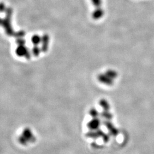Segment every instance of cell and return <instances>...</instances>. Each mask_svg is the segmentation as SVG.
<instances>
[{
    "mask_svg": "<svg viewBox=\"0 0 154 154\" xmlns=\"http://www.w3.org/2000/svg\"><path fill=\"white\" fill-rule=\"evenodd\" d=\"M16 53L17 55L20 57H22L26 54L27 50L23 45H20V46H18V48L17 49Z\"/></svg>",
    "mask_w": 154,
    "mask_h": 154,
    "instance_id": "3",
    "label": "cell"
},
{
    "mask_svg": "<svg viewBox=\"0 0 154 154\" xmlns=\"http://www.w3.org/2000/svg\"><path fill=\"white\" fill-rule=\"evenodd\" d=\"M41 40L42 39L41 38V37L39 35H34V36L32 37V42L33 44L35 45V46L38 45L41 42Z\"/></svg>",
    "mask_w": 154,
    "mask_h": 154,
    "instance_id": "6",
    "label": "cell"
},
{
    "mask_svg": "<svg viewBox=\"0 0 154 154\" xmlns=\"http://www.w3.org/2000/svg\"><path fill=\"white\" fill-rule=\"evenodd\" d=\"M99 122L97 120L95 119L92 121L90 122L88 124V127L91 129V130H97L98 128V127L99 126Z\"/></svg>",
    "mask_w": 154,
    "mask_h": 154,
    "instance_id": "4",
    "label": "cell"
},
{
    "mask_svg": "<svg viewBox=\"0 0 154 154\" xmlns=\"http://www.w3.org/2000/svg\"><path fill=\"white\" fill-rule=\"evenodd\" d=\"M33 132L30 128H25L23 130L22 135L18 138V141L22 145H26L29 142H32L35 140Z\"/></svg>",
    "mask_w": 154,
    "mask_h": 154,
    "instance_id": "1",
    "label": "cell"
},
{
    "mask_svg": "<svg viewBox=\"0 0 154 154\" xmlns=\"http://www.w3.org/2000/svg\"><path fill=\"white\" fill-rule=\"evenodd\" d=\"M105 135V133L103 131H102L100 130H97L95 131H90V132H88L86 134V136L88 138L97 139L99 137L103 138Z\"/></svg>",
    "mask_w": 154,
    "mask_h": 154,
    "instance_id": "2",
    "label": "cell"
},
{
    "mask_svg": "<svg viewBox=\"0 0 154 154\" xmlns=\"http://www.w3.org/2000/svg\"><path fill=\"white\" fill-rule=\"evenodd\" d=\"M106 126L107 127V128H108V129H109V130L110 132V134L111 135H112L114 136H116V135H118V130L116 128H115L114 127L112 126L111 124L107 123Z\"/></svg>",
    "mask_w": 154,
    "mask_h": 154,
    "instance_id": "5",
    "label": "cell"
}]
</instances>
